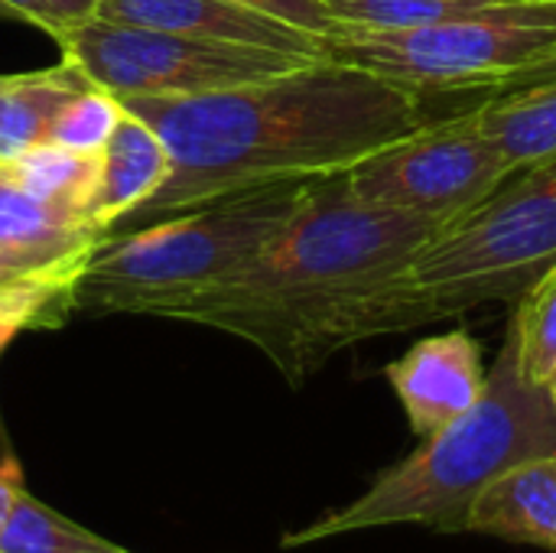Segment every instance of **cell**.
<instances>
[{"instance_id":"6da1fadb","label":"cell","mask_w":556,"mask_h":553,"mask_svg":"<svg viewBox=\"0 0 556 553\" xmlns=\"http://www.w3.org/2000/svg\"><path fill=\"white\" fill-rule=\"evenodd\" d=\"M440 231L430 218L355 199L345 176L319 179L261 254L169 319L244 339L303 388L345 349L437 323L414 264Z\"/></svg>"},{"instance_id":"7a4b0ae2","label":"cell","mask_w":556,"mask_h":553,"mask_svg":"<svg viewBox=\"0 0 556 553\" xmlns=\"http://www.w3.org/2000/svg\"><path fill=\"white\" fill-rule=\"evenodd\" d=\"M121 104L160 134L173 173L108 235L264 186L345 176L433 121L424 91L329 55L222 91L121 98Z\"/></svg>"},{"instance_id":"3957f363","label":"cell","mask_w":556,"mask_h":553,"mask_svg":"<svg viewBox=\"0 0 556 553\" xmlns=\"http://www.w3.org/2000/svg\"><path fill=\"white\" fill-rule=\"evenodd\" d=\"M541 456H556V407L547 385L525 372L518 332L508 323L485 391L459 420L420 440L349 505L290 531L280 548H309L394 525L459 535L466 508L485 486Z\"/></svg>"},{"instance_id":"277c9868","label":"cell","mask_w":556,"mask_h":553,"mask_svg":"<svg viewBox=\"0 0 556 553\" xmlns=\"http://www.w3.org/2000/svg\"><path fill=\"white\" fill-rule=\"evenodd\" d=\"M309 186H264L127 235H104L75 287L72 313L169 319L182 303L261 254Z\"/></svg>"},{"instance_id":"5b68a950","label":"cell","mask_w":556,"mask_h":553,"mask_svg":"<svg viewBox=\"0 0 556 553\" xmlns=\"http://www.w3.org/2000/svg\"><path fill=\"white\" fill-rule=\"evenodd\" d=\"M556 267V156L515 173L476 212L443 228L414 264V287L440 319L515 303Z\"/></svg>"},{"instance_id":"8992f818","label":"cell","mask_w":556,"mask_h":553,"mask_svg":"<svg viewBox=\"0 0 556 553\" xmlns=\"http://www.w3.org/2000/svg\"><path fill=\"white\" fill-rule=\"evenodd\" d=\"M556 46V0H511L420 29H332L323 55L371 68L424 95L479 91L489 98L508 75Z\"/></svg>"},{"instance_id":"52a82bcc","label":"cell","mask_w":556,"mask_h":553,"mask_svg":"<svg viewBox=\"0 0 556 553\" xmlns=\"http://www.w3.org/2000/svg\"><path fill=\"white\" fill-rule=\"evenodd\" d=\"M59 49L62 62L75 65L94 88L114 98L205 95L313 62L309 55L124 26L98 16L62 36Z\"/></svg>"},{"instance_id":"ba28073f","label":"cell","mask_w":556,"mask_h":553,"mask_svg":"<svg viewBox=\"0 0 556 553\" xmlns=\"http://www.w3.org/2000/svg\"><path fill=\"white\" fill-rule=\"evenodd\" d=\"M511 176L515 166L466 108L433 117L417 134L371 153L345 173V183L368 205L450 228L492 199Z\"/></svg>"},{"instance_id":"9c48e42d","label":"cell","mask_w":556,"mask_h":553,"mask_svg":"<svg viewBox=\"0 0 556 553\" xmlns=\"http://www.w3.org/2000/svg\"><path fill=\"white\" fill-rule=\"evenodd\" d=\"M384 378L401 401L414 437L427 440L459 420L485 391L482 342L469 329H450L410 345L388 362Z\"/></svg>"},{"instance_id":"30bf717a","label":"cell","mask_w":556,"mask_h":553,"mask_svg":"<svg viewBox=\"0 0 556 553\" xmlns=\"http://www.w3.org/2000/svg\"><path fill=\"white\" fill-rule=\"evenodd\" d=\"M98 20L143 26V29H166L186 33L218 42L277 49L293 55H323V39L296 29L283 20L264 16L257 10L238 7L231 0H98Z\"/></svg>"},{"instance_id":"8fae6325","label":"cell","mask_w":556,"mask_h":553,"mask_svg":"<svg viewBox=\"0 0 556 553\" xmlns=\"http://www.w3.org/2000/svg\"><path fill=\"white\" fill-rule=\"evenodd\" d=\"M459 535L556 553V456L521 463L485 486L466 508Z\"/></svg>"},{"instance_id":"7c38bea8","label":"cell","mask_w":556,"mask_h":553,"mask_svg":"<svg viewBox=\"0 0 556 553\" xmlns=\"http://www.w3.org/2000/svg\"><path fill=\"white\" fill-rule=\"evenodd\" d=\"M169 173L173 160L160 134L127 111L108 147L101 150V179L91 202V222L108 235L121 218L150 202L169 179Z\"/></svg>"},{"instance_id":"4fadbf2b","label":"cell","mask_w":556,"mask_h":553,"mask_svg":"<svg viewBox=\"0 0 556 553\" xmlns=\"http://www.w3.org/2000/svg\"><path fill=\"white\" fill-rule=\"evenodd\" d=\"M98 241L101 238L85 241V244L0 284V355L10 349V342L20 332L59 329L62 323H68L75 316L72 313L75 287H78Z\"/></svg>"},{"instance_id":"5bb4252c","label":"cell","mask_w":556,"mask_h":553,"mask_svg":"<svg viewBox=\"0 0 556 553\" xmlns=\"http://www.w3.org/2000/svg\"><path fill=\"white\" fill-rule=\"evenodd\" d=\"M91 81L68 62L42 72L0 75V166L49 140L59 111Z\"/></svg>"},{"instance_id":"9a60e30c","label":"cell","mask_w":556,"mask_h":553,"mask_svg":"<svg viewBox=\"0 0 556 553\" xmlns=\"http://www.w3.org/2000/svg\"><path fill=\"white\" fill-rule=\"evenodd\" d=\"M469 111L515 166V173L556 156V81L515 95L482 98Z\"/></svg>"},{"instance_id":"2e32d148","label":"cell","mask_w":556,"mask_h":553,"mask_svg":"<svg viewBox=\"0 0 556 553\" xmlns=\"http://www.w3.org/2000/svg\"><path fill=\"white\" fill-rule=\"evenodd\" d=\"M94 238H104V231L91 218L39 199L0 169V248L55 257Z\"/></svg>"},{"instance_id":"e0dca14e","label":"cell","mask_w":556,"mask_h":553,"mask_svg":"<svg viewBox=\"0 0 556 553\" xmlns=\"http://www.w3.org/2000/svg\"><path fill=\"white\" fill-rule=\"evenodd\" d=\"M0 169H7L20 186H26L39 199L91 218V202L101 179V153H81L46 140L39 147H29L23 156Z\"/></svg>"},{"instance_id":"ac0fdd59","label":"cell","mask_w":556,"mask_h":553,"mask_svg":"<svg viewBox=\"0 0 556 553\" xmlns=\"http://www.w3.org/2000/svg\"><path fill=\"white\" fill-rule=\"evenodd\" d=\"M0 553H130L104 541L101 535L62 518L49 505L36 502L23 482L13 499V512L0 531Z\"/></svg>"},{"instance_id":"d6986e66","label":"cell","mask_w":556,"mask_h":553,"mask_svg":"<svg viewBox=\"0 0 556 553\" xmlns=\"http://www.w3.org/2000/svg\"><path fill=\"white\" fill-rule=\"evenodd\" d=\"M323 3L332 20V29L397 33V29L433 26L511 0H323Z\"/></svg>"},{"instance_id":"ffe728a7","label":"cell","mask_w":556,"mask_h":553,"mask_svg":"<svg viewBox=\"0 0 556 553\" xmlns=\"http://www.w3.org/2000/svg\"><path fill=\"white\" fill-rule=\"evenodd\" d=\"M508 323L518 332L525 372L547 385L556 372V267L544 271L515 303Z\"/></svg>"},{"instance_id":"44dd1931","label":"cell","mask_w":556,"mask_h":553,"mask_svg":"<svg viewBox=\"0 0 556 553\" xmlns=\"http://www.w3.org/2000/svg\"><path fill=\"white\" fill-rule=\"evenodd\" d=\"M124 114L127 111H124L121 98L91 85V88L78 91L59 111V117L49 127V143L81 150V153H101L111 140V134L117 130V124L124 121Z\"/></svg>"},{"instance_id":"7402d4cb","label":"cell","mask_w":556,"mask_h":553,"mask_svg":"<svg viewBox=\"0 0 556 553\" xmlns=\"http://www.w3.org/2000/svg\"><path fill=\"white\" fill-rule=\"evenodd\" d=\"M0 7L10 20L29 23L49 33L55 42L98 13V0H0Z\"/></svg>"},{"instance_id":"603a6c76","label":"cell","mask_w":556,"mask_h":553,"mask_svg":"<svg viewBox=\"0 0 556 553\" xmlns=\"http://www.w3.org/2000/svg\"><path fill=\"white\" fill-rule=\"evenodd\" d=\"M238 7H248V10H257L264 16H274V20H283L296 29H306L313 36H326L332 33V20L326 13V3L323 0H231Z\"/></svg>"},{"instance_id":"cb8c5ba5","label":"cell","mask_w":556,"mask_h":553,"mask_svg":"<svg viewBox=\"0 0 556 553\" xmlns=\"http://www.w3.org/2000/svg\"><path fill=\"white\" fill-rule=\"evenodd\" d=\"M556 81V46H551L544 55H538L534 62H528L525 68H518L515 75H508L489 98L498 95H515V91H528V88H541V85H554Z\"/></svg>"},{"instance_id":"d4e9b609","label":"cell","mask_w":556,"mask_h":553,"mask_svg":"<svg viewBox=\"0 0 556 553\" xmlns=\"http://www.w3.org/2000/svg\"><path fill=\"white\" fill-rule=\"evenodd\" d=\"M55 257H59V254H55ZM46 261H52V257H36V254H20V251L0 248V284L10 280V277H16V274H26L29 267H39V264H46Z\"/></svg>"},{"instance_id":"484cf974","label":"cell","mask_w":556,"mask_h":553,"mask_svg":"<svg viewBox=\"0 0 556 553\" xmlns=\"http://www.w3.org/2000/svg\"><path fill=\"white\" fill-rule=\"evenodd\" d=\"M16 489H20V476H16L13 469L0 473V531H3V525H7V518H10V512H13Z\"/></svg>"},{"instance_id":"4316f807","label":"cell","mask_w":556,"mask_h":553,"mask_svg":"<svg viewBox=\"0 0 556 553\" xmlns=\"http://www.w3.org/2000/svg\"><path fill=\"white\" fill-rule=\"evenodd\" d=\"M547 391H551V401H554V407H556V372L551 375V381H547Z\"/></svg>"},{"instance_id":"83f0119b","label":"cell","mask_w":556,"mask_h":553,"mask_svg":"<svg viewBox=\"0 0 556 553\" xmlns=\"http://www.w3.org/2000/svg\"><path fill=\"white\" fill-rule=\"evenodd\" d=\"M0 20H10V16H7V10H3V7H0Z\"/></svg>"}]
</instances>
